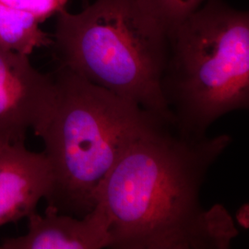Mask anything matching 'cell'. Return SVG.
I'll return each mask as SVG.
<instances>
[{"mask_svg":"<svg viewBox=\"0 0 249 249\" xmlns=\"http://www.w3.org/2000/svg\"><path fill=\"white\" fill-rule=\"evenodd\" d=\"M227 134L192 137L169 123L135 140L100 185L113 249H228L238 235L223 205L204 208L208 172L231 144Z\"/></svg>","mask_w":249,"mask_h":249,"instance_id":"6da1fadb","label":"cell"},{"mask_svg":"<svg viewBox=\"0 0 249 249\" xmlns=\"http://www.w3.org/2000/svg\"><path fill=\"white\" fill-rule=\"evenodd\" d=\"M53 76L54 103L38 134L52 178L45 200L60 213L83 217L125 149L167 122L67 68L58 66Z\"/></svg>","mask_w":249,"mask_h":249,"instance_id":"7a4b0ae2","label":"cell"},{"mask_svg":"<svg viewBox=\"0 0 249 249\" xmlns=\"http://www.w3.org/2000/svg\"><path fill=\"white\" fill-rule=\"evenodd\" d=\"M160 91L178 132L207 135L223 116L249 107V13L204 3L167 33Z\"/></svg>","mask_w":249,"mask_h":249,"instance_id":"3957f363","label":"cell"},{"mask_svg":"<svg viewBox=\"0 0 249 249\" xmlns=\"http://www.w3.org/2000/svg\"><path fill=\"white\" fill-rule=\"evenodd\" d=\"M52 46L59 66L172 124L160 91L167 32L138 0H96L58 12Z\"/></svg>","mask_w":249,"mask_h":249,"instance_id":"277c9868","label":"cell"},{"mask_svg":"<svg viewBox=\"0 0 249 249\" xmlns=\"http://www.w3.org/2000/svg\"><path fill=\"white\" fill-rule=\"evenodd\" d=\"M30 55L0 46V147L38 136L55 99L53 74L32 65Z\"/></svg>","mask_w":249,"mask_h":249,"instance_id":"5b68a950","label":"cell"},{"mask_svg":"<svg viewBox=\"0 0 249 249\" xmlns=\"http://www.w3.org/2000/svg\"><path fill=\"white\" fill-rule=\"evenodd\" d=\"M27 219L26 233L1 241L0 249H109V223L100 205L83 217L60 213L47 205L44 214L36 211Z\"/></svg>","mask_w":249,"mask_h":249,"instance_id":"8992f818","label":"cell"},{"mask_svg":"<svg viewBox=\"0 0 249 249\" xmlns=\"http://www.w3.org/2000/svg\"><path fill=\"white\" fill-rule=\"evenodd\" d=\"M51 185V171L43 151H30L24 142L0 147V226L36 212Z\"/></svg>","mask_w":249,"mask_h":249,"instance_id":"52a82bcc","label":"cell"},{"mask_svg":"<svg viewBox=\"0 0 249 249\" xmlns=\"http://www.w3.org/2000/svg\"><path fill=\"white\" fill-rule=\"evenodd\" d=\"M53 45V38L33 16L0 3V46L30 55L36 49Z\"/></svg>","mask_w":249,"mask_h":249,"instance_id":"ba28073f","label":"cell"},{"mask_svg":"<svg viewBox=\"0 0 249 249\" xmlns=\"http://www.w3.org/2000/svg\"><path fill=\"white\" fill-rule=\"evenodd\" d=\"M206 0H138L143 11L167 33L198 9Z\"/></svg>","mask_w":249,"mask_h":249,"instance_id":"9c48e42d","label":"cell"},{"mask_svg":"<svg viewBox=\"0 0 249 249\" xmlns=\"http://www.w3.org/2000/svg\"><path fill=\"white\" fill-rule=\"evenodd\" d=\"M69 0H0V3L9 8L27 13L40 23L63 9Z\"/></svg>","mask_w":249,"mask_h":249,"instance_id":"30bf717a","label":"cell"},{"mask_svg":"<svg viewBox=\"0 0 249 249\" xmlns=\"http://www.w3.org/2000/svg\"><path fill=\"white\" fill-rule=\"evenodd\" d=\"M237 223L244 229H249V203L244 204L240 207L236 213Z\"/></svg>","mask_w":249,"mask_h":249,"instance_id":"8fae6325","label":"cell"},{"mask_svg":"<svg viewBox=\"0 0 249 249\" xmlns=\"http://www.w3.org/2000/svg\"><path fill=\"white\" fill-rule=\"evenodd\" d=\"M81 1H82V3H83L84 7H86L87 5H89V1H88V0H81Z\"/></svg>","mask_w":249,"mask_h":249,"instance_id":"7c38bea8","label":"cell"}]
</instances>
